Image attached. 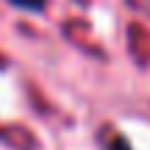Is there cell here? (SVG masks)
I'll list each match as a JSON object with an SVG mask.
<instances>
[{"label": "cell", "mask_w": 150, "mask_h": 150, "mask_svg": "<svg viewBox=\"0 0 150 150\" xmlns=\"http://www.w3.org/2000/svg\"><path fill=\"white\" fill-rule=\"evenodd\" d=\"M11 3H14V6H20V8H33V11H39L45 0H11Z\"/></svg>", "instance_id": "cell-1"}]
</instances>
